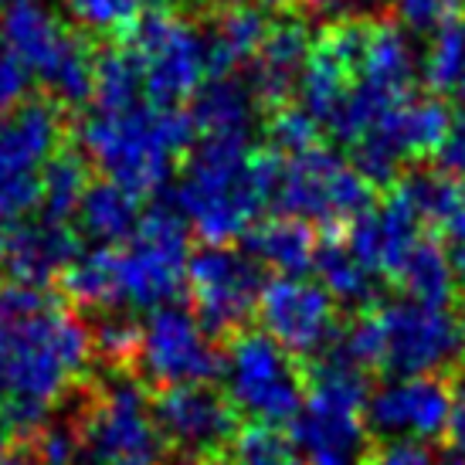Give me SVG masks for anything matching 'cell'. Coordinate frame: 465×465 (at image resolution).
<instances>
[{
	"label": "cell",
	"instance_id": "cell-1",
	"mask_svg": "<svg viewBox=\"0 0 465 465\" xmlns=\"http://www.w3.org/2000/svg\"><path fill=\"white\" fill-rule=\"evenodd\" d=\"M89 363V323L72 306L35 285H0V408L14 431H38L75 398Z\"/></svg>",
	"mask_w": 465,
	"mask_h": 465
},
{
	"label": "cell",
	"instance_id": "cell-2",
	"mask_svg": "<svg viewBox=\"0 0 465 465\" xmlns=\"http://www.w3.org/2000/svg\"><path fill=\"white\" fill-rule=\"evenodd\" d=\"M78 153L89 167L103 173V181L126 187L130 194H156L170 181L173 156H187L197 143L194 119L187 109H160L136 103L119 113L89 109L75 126Z\"/></svg>",
	"mask_w": 465,
	"mask_h": 465
},
{
	"label": "cell",
	"instance_id": "cell-3",
	"mask_svg": "<svg viewBox=\"0 0 465 465\" xmlns=\"http://www.w3.org/2000/svg\"><path fill=\"white\" fill-rule=\"evenodd\" d=\"M252 153L245 140H197L187 150L173 204L204 245H232L269 204Z\"/></svg>",
	"mask_w": 465,
	"mask_h": 465
},
{
	"label": "cell",
	"instance_id": "cell-4",
	"mask_svg": "<svg viewBox=\"0 0 465 465\" xmlns=\"http://www.w3.org/2000/svg\"><path fill=\"white\" fill-rule=\"evenodd\" d=\"M0 35L17 62L45 85V95L62 109L92 103L95 82V41L68 25L48 4H21L0 11Z\"/></svg>",
	"mask_w": 465,
	"mask_h": 465
},
{
	"label": "cell",
	"instance_id": "cell-5",
	"mask_svg": "<svg viewBox=\"0 0 465 465\" xmlns=\"http://www.w3.org/2000/svg\"><path fill=\"white\" fill-rule=\"evenodd\" d=\"M82 465H160L163 441L150 414V391L133 374H103L72 411Z\"/></svg>",
	"mask_w": 465,
	"mask_h": 465
},
{
	"label": "cell",
	"instance_id": "cell-6",
	"mask_svg": "<svg viewBox=\"0 0 465 465\" xmlns=\"http://www.w3.org/2000/svg\"><path fill=\"white\" fill-rule=\"evenodd\" d=\"M68 109L38 95L0 116V224H21L41 207L45 170L72 143Z\"/></svg>",
	"mask_w": 465,
	"mask_h": 465
},
{
	"label": "cell",
	"instance_id": "cell-7",
	"mask_svg": "<svg viewBox=\"0 0 465 465\" xmlns=\"http://www.w3.org/2000/svg\"><path fill=\"white\" fill-rule=\"evenodd\" d=\"M224 394L242 418L259 425H282L296 421L306 408V363L279 347L269 333L242 330L224 343Z\"/></svg>",
	"mask_w": 465,
	"mask_h": 465
},
{
	"label": "cell",
	"instance_id": "cell-8",
	"mask_svg": "<svg viewBox=\"0 0 465 465\" xmlns=\"http://www.w3.org/2000/svg\"><path fill=\"white\" fill-rule=\"evenodd\" d=\"M191 234L177 207L156 204L140 221L126 248H116V282L123 310H167L187 289Z\"/></svg>",
	"mask_w": 465,
	"mask_h": 465
},
{
	"label": "cell",
	"instance_id": "cell-9",
	"mask_svg": "<svg viewBox=\"0 0 465 465\" xmlns=\"http://www.w3.org/2000/svg\"><path fill=\"white\" fill-rule=\"evenodd\" d=\"M143 78V95L160 109H181L207 82V48L194 17L173 11L140 14L123 38Z\"/></svg>",
	"mask_w": 465,
	"mask_h": 465
},
{
	"label": "cell",
	"instance_id": "cell-10",
	"mask_svg": "<svg viewBox=\"0 0 465 465\" xmlns=\"http://www.w3.org/2000/svg\"><path fill=\"white\" fill-rule=\"evenodd\" d=\"M272 204L282 211V218L306 224L316 221L323 232H343L367 211H374V187L350 167V160L316 146L285 156L282 181Z\"/></svg>",
	"mask_w": 465,
	"mask_h": 465
},
{
	"label": "cell",
	"instance_id": "cell-11",
	"mask_svg": "<svg viewBox=\"0 0 465 465\" xmlns=\"http://www.w3.org/2000/svg\"><path fill=\"white\" fill-rule=\"evenodd\" d=\"M221 367L224 350L191 310L167 306L150 312V320L143 323V343L133 377L150 394L211 384L214 377H221Z\"/></svg>",
	"mask_w": 465,
	"mask_h": 465
},
{
	"label": "cell",
	"instance_id": "cell-12",
	"mask_svg": "<svg viewBox=\"0 0 465 465\" xmlns=\"http://www.w3.org/2000/svg\"><path fill=\"white\" fill-rule=\"evenodd\" d=\"M265 289L262 265L232 245H201L191 252L187 292L194 299V316L221 347L248 330V320L259 312Z\"/></svg>",
	"mask_w": 465,
	"mask_h": 465
},
{
	"label": "cell",
	"instance_id": "cell-13",
	"mask_svg": "<svg viewBox=\"0 0 465 465\" xmlns=\"http://www.w3.org/2000/svg\"><path fill=\"white\" fill-rule=\"evenodd\" d=\"M384 333V374L428 377L459 374L462 367V330L455 316L414 299H391L377 306Z\"/></svg>",
	"mask_w": 465,
	"mask_h": 465
},
{
	"label": "cell",
	"instance_id": "cell-14",
	"mask_svg": "<svg viewBox=\"0 0 465 465\" xmlns=\"http://www.w3.org/2000/svg\"><path fill=\"white\" fill-rule=\"evenodd\" d=\"M150 414L163 441V455L187 459H224L242 428V414L234 411L228 394L211 384L150 394Z\"/></svg>",
	"mask_w": 465,
	"mask_h": 465
},
{
	"label": "cell",
	"instance_id": "cell-15",
	"mask_svg": "<svg viewBox=\"0 0 465 465\" xmlns=\"http://www.w3.org/2000/svg\"><path fill=\"white\" fill-rule=\"evenodd\" d=\"M265 333L285 347L299 361H316L333 347L347 312L336 306V299L320 282L306 279H272L262 289L259 312Z\"/></svg>",
	"mask_w": 465,
	"mask_h": 465
},
{
	"label": "cell",
	"instance_id": "cell-16",
	"mask_svg": "<svg viewBox=\"0 0 465 465\" xmlns=\"http://www.w3.org/2000/svg\"><path fill=\"white\" fill-rule=\"evenodd\" d=\"M455 374L401 377L367 398L363 421L371 435H414L435 441L449 431Z\"/></svg>",
	"mask_w": 465,
	"mask_h": 465
},
{
	"label": "cell",
	"instance_id": "cell-17",
	"mask_svg": "<svg viewBox=\"0 0 465 465\" xmlns=\"http://www.w3.org/2000/svg\"><path fill=\"white\" fill-rule=\"evenodd\" d=\"M289 431L302 465H363L377 445L367 431L363 411L320 398H306V408Z\"/></svg>",
	"mask_w": 465,
	"mask_h": 465
},
{
	"label": "cell",
	"instance_id": "cell-18",
	"mask_svg": "<svg viewBox=\"0 0 465 465\" xmlns=\"http://www.w3.org/2000/svg\"><path fill=\"white\" fill-rule=\"evenodd\" d=\"M310 31L299 17H279L269 25V35L262 41L255 62L248 65V89L255 95L259 109L269 116L275 109L292 103L299 92L302 68L310 62Z\"/></svg>",
	"mask_w": 465,
	"mask_h": 465
},
{
	"label": "cell",
	"instance_id": "cell-19",
	"mask_svg": "<svg viewBox=\"0 0 465 465\" xmlns=\"http://www.w3.org/2000/svg\"><path fill=\"white\" fill-rule=\"evenodd\" d=\"M78 259V232L68 224L35 218L14 224L4 238L0 262L11 272V282L45 289L54 275H65V269Z\"/></svg>",
	"mask_w": 465,
	"mask_h": 465
},
{
	"label": "cell",
	"instance_id": "cell-20",
	"mask_svg": "<svg viewBox=\"0 0 465 465\" xmlns=\"http://www.w3.org/2000/svg\"><path fill=\"white\" fill-rule=\"evenodd\" d=\"M191 119H194L197 140H245L252 123L259 119V103L248 89L245 78H207L201 92L191 99Z\"/></svg>",
	"mask_w": 465,
	"mask_h": 465
},
{
	"label": "cell",
	"instance_id": "cell-21",
	"mask_svg": "<svg viewBox=\"0 0 465 465\" xmlns=\"http://www.w3.org/2000/svg\"><path fill=\"white\" fill-rule=\"evenodd\" d=\"M320 238L306 221L296 218H269L242 234V252L252 255L262 269L282 272V279H302L316 265Z\"/></svg>",
	"mask_w": 465,
	"mask_h": 465
},
{
	"label": "cell",
	"instance_id": "cell-22",
	"mask_svg": "<svg viewBox=\"0 0 465 465\" xmlns=\"http://www.w3.org/2000/svg\"><path fill=\"white\" fill-rule=\"evenodd\" d=\"M323 279V289L336 299V306L353 316V312L377 310V275L350 252L343 232H323L316 245V265Z\"/></svg>",
	"mask_w": 465,
	"mask_h": 465
},
{
	"label": "cell",
	"instance_id": "cell-23",
	"mask_svg": "<svg viewBox=\"0 0 465 465\" xmlns=\"http://www.w3.org/2000/svg\"><path fill=\"white\" fill-rule=\"evenodd\" d=\"M78 234H85L95 248H116L123 242H133L140 232V197L113 181H92L82 204L75 211Z\"/></svg>",
	"mask_w": 465,
	"mask_h": 465
},
{
	"label": "cell",
	"instance_id": "cell-24",
	"mask_svg": "<svg viewBox=\"0 0 465 465\" xmlns=\"http://www.w3.org/2000/svg\"><path fill=\"white\" fill-rule=\"evenodd\" d=\"M455 279L459 275H455L449 252L439 242V234H428L425 242L401 262V269L391 275V285L408 292V299H414V302L449 310L455 299Z\"/></svg>",
	"mask_w": 465,
	"mask_h": 465
},
{
	"label": "cell",
	"instance_id": "cell-25",
	"mask_svg": "<svg viewBox=\"0 0 465 465\" xmlns=\"http://www.w3.org/2000/svg\"><path fill=\"white\" fill-rule=\"evenodd\" d=\"M65 296L78 310L89 312H113L119 306V282H116V248H89L78 252L62 275Z\"/></svg>",
	"mask_w": 465,
	"mask_h": 465
},
{
	"label": "cell",
	"instance_id": "cell-26",
	"mask_svg": "<svg viewBox=\"0 0 465 465\" xmlns=\"http://www.w3.org/2000/svg\"><path fill=\"white\" fill-rule=\"evenodd\" d=\"M89 160L78 153L75 143H68L62 153L52 160V167L45 170V191H41L38 218L68 224L75 218L82 197L89 191Z\"/></svg>",
	"mask_w": 465,
	"mask_h": 465
},
{
	"label": "cell",
	"instance_id": "cell-27",
	"mask_svg": "<svg viewBox=\"0 0 465 465\" xmlns=\"http://www.w3.org/2000/svg\"><path fill=\"white\" fill-rule=\"evenodd\" d=\"M92 333V361H99L103 374H136V357L143 343V323L126 310L95 312Z\"/></svg>",
	"mask_w": 465,
	"mask_h": 465
},
{
	"label": "cell",
	"instance_id": "cell-28",
	"mask_svg": "<svg viewBox=\"0 0 465 465\" xmlns=\"http://www.w3.org/2000/svg\"><path fill=\"white\" fill-rule=\"evenodd\" d=\"M68 17L95 45L123 41L140 21V0H65Z\"/></svg>",
	"mask_w": 465,
	"mask_h": 465
},
{
	"label": "cell",
	"instance_id": "cell-29",
	"mask_svg": "<svg viewBox=\"0 0 465 465\" xmlns=\"http://www.w3.org/2000/svg\"><path fill=\"white\" fill-rule=\"evenodd\" d=\"M224 465H302L296 445L279 428L248 421L238 428L234 441L224 452Z\"/></svg>",
	"mask_w": 465,
	"mask_h": 465
},
{
	"label": "cell",
	"instance_id": "cell-30",
	"mask_svg": "<svg viewBox=\"0 0 465 465\" xmlns=\"http://www.w3.org/2000/svg\"><path fill=\"white\" fill-rule=\"evenodd\" d=\"M465 75V17H455L431 35L425 54V85L431 95L455 92L459 78Z\"/></svg>",
	"mask_w": 465,
	"mask_h": 465
},
{
	"label": "cell",
	"instance_id": "cell-31",
	"mask_svg": "<svg viewBox=\"0 0 465 465\" xmlns=\"http://www.w3.org/2000/svg\"><path fill=\"white\" fill-rule=\"evenodd\" d=\"M431 232L439 234L455 275L465 282V181L441 177L435 211H431Z\"/></svg>",
	"mask_w": 465,
	"mask_h": 465
},
{
	"label": "cell",
	"instance_id": "cell-32",
	"mask_svg": "<svg viewBox=\"0 0 465 465\" xmlns=\"http://www.w3.org/2000/svg\"><path fill=\"white\" fill-rule=\"evenodd\" d=\"M265 136L269 146L282 156H296L320 146V126L302 105H282L265 116Z\"/></svg>",
	"mask_w": 465,
	"mask_h": 465
},
{
	"label": "cell",
	"instance_id": "cell-33",
	"mask_svg": "<svg viewBox=\"0 0 465 465\" xmlns=\"http://www.w3.org/2000/svg\"><path fill=\"white\" fill-rule=\"evenodd\" d=\"M388 4L401 25L421 35H435L462 11V0H388Z\"/></svg>",
	"mask_w": 465,
	"mask_h": 465
},
{
	"label": "cell",
	"instance_id": "cell-34",
	"mask_svg": "<svg viewBox=\"0 0 465 465\" xmlns=\"http://www.w3.org/2000/svg\"><path fill=\"white\" fill-rule=\"evenodd\" d=\"M27 82H31L27 68L17 62V54L11 52V45L0 35V116L11 113L14 105L25 103Z\"/></svg>",
	"mask_w": 465,
	"mask_h": 465
},
{
	"label": "cell",
	"instance_id": "cell-35",
	"mask_svg": "<svg viewBox=\"0 0 465 465\" xmlns=\"http://www.w3.org/2000/svg\"><path fill=\"white\" fill-rule=\"evenodd\" d=\"M431 163H435V173H441V177L465 181V113L452 116L449 133H445V140H441Z\"/></svg>",
	"mask_w": 465,
	"mask_h": 465
},
{
	"label": "cell",
	"instance_id": "cell-36",
	"mask_svg": "<svg viewBox=\"0 0 465 465\" xmlns=\"http://www.w3.org/2000/svg\"><path fill=\"white\" fill-rule=\"evenodd\" d=\"M347 0H259L262 11H272L279 17H299V21H310V17H326V14L340 11Z\"/></svg>",
	"mask_w": 465,
	"mask_h": 465
},
{
	"label": "cell",
	"instance_id": "cell-37",
	"mask_svg": "<svg viewBox=\"0 0 465 465\" xmlns=\"http://www.w3.org/2000/svg\"><path fill=\"white\" fill-rule=\"evenodd\" d=\"M431 452L418 441H391V445H374L363 465H428Z\"/></svg>",
	"mask_w": 465,
	"mask_h": 465
},
{
	"label": "cell",
	"instance_id": "cell-38",
	"mask_svg": "<svg viewBox=\"0 0 465 465\" xmlns=\"http://www.w3.org/2000/svg\"><path fill=\"white\" fill-rule=\"evenodd\" d=\"M156 11H173V14H187L194 11V17H201V14H207L211 7H218L221 0H153Z\"/></svg>",
	"mask_w": 465,
	"mask_h": 465
},
{
	"label": "cell",
	"instance_id": "cell-39",
	"mask_svg": "<svg viewBox=\"0 0 465 465\" xmlns=\"http://www.w3.org/2000/svg\"><path fill=\"white\" fill-rule=\"evenodd\" d=\"M0 465H41V459L35 455L31 445H14L11 452L0 459Z\"/></svg>",
	"mask_w": 465,
	"mask_h": 465
},
{
	"label": "cell",
	"instance_id": "cell-40",
	"mask_svg": "<svg viewBox=\"0 0 465 465\" xmlns=\"http://www.w3.org/2000/svg\"><path fill=\"white\" fill-rule=\"evenodd\" d=\"M11 441H14V425H11V418L4 414V408H0V459L14 449Z\"/></svg>",
	"mask_w": 465,
	"mask_h": 465
},
{
	"label": "cell",
	"instance_id": "cell-41",
	"mask_svg": "<svg viewBox=\"0 0 465 465\" xmlns=\"http://www.w3.org/2000/svg\"><path fill=\"white\" fill-rule=\"evenodd\" d=\"M459 330H462V361H465V292L459 296Z\"/></svg>",
	"mask_w": 465,
	"mask_h": 465
},
{
	"label": "cell",
	"instance_id": "cell-42",
	"mask_svg": "<svg viewBox=\"0 0 465 465\" xmlns=\"http://www.w3.org/2000/svg\"><path fill=\"white\" fill-rule=\"evenodd\" d=\"M21 4H48V0H0V11H7V7H21Z\"/></svg>",
	"mask_w": 465,
	"mask_h": 465
},
{
	"label": "cell",
	"instance_id": "cell-43",
	"mask_svg": "<svg viewBox=\"0 0 465 465\" xmlns=\"http://www.w3.org/2000/svg\"><path fill=\"white\" fill-rule=\"evenodd\" d=\"M452 95H455V99H459V103L465 105V75L459 78V85H455V92H452Z\"/></svg>",
	"mask_w": 465,
	"mask_h": 465
},
{
	"label": "cell",
	"instance_id": "cell-44",
	"mask_svg": "<svg viewBox=\"0 0 465 465\" xmlns=\"http://www.w3.org/2000/svg\"><path fill=\"white\" fill-rule=\"evenodd\" d=\"M445 465H465V462H445Z\"/></svg>",
	"mask_w": 465,
	"mask_h": 465
},
{
	"label": "cell",
	"instance_id": "cell-45",
	"mask_svg": "<svg viewBox=\"0 0 465 465\" xmlns=\"http://www.w3.org/2000/svg\"><path fill=\"white\" fill-rule=\"evenodd\" d=\"M462 11H465V0H462Z\"/></svg>",
	"mask_w": 465,
	"mask_h": 465
}]
</instances>
